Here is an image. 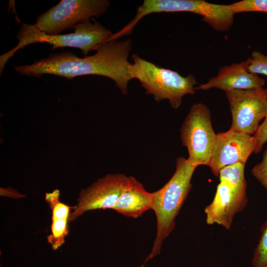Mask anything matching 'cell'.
<instances>
[{"mask_svg":"<svg viewBox=\"0 0 267 267\" xmlns=\"http://www.w3.org/2000/svg\"><path fill=\"white\" fill-rule=\"evenodd\" d=\"M130 39L118 40L101 44L92 55L80 58L70 51L51 53L47 57L33 64L15 66L20 75L40 77L51 74L71 80L80 76L95 75L113 80L122 94L128 92V85L132 79L129 72L131 65L128 56L132 50Z\"/></svg>","mask_w":267,"mask_h":267,"instance_id":"obj_1","label":"cell"},{"mask_svg":"<svg viewBox=\"0 0 267 267\" xmlns=\"http://www.w3.org/2000/svg\"><path fill=\"white\" fill-rule=\"evenodd\" d=\"M245 62L249 72L267 76V55L260 51H254Z\"/></svg>","mask_w":267,"mask_h":267,"instance_id":"obj_18","label":"cell"},{"mask_svg":"<svg viewBox=\"0 0 267 267\" xmlns=\"http://www.w3.org/2000/svg\"><path fill=\"white\" fill-rule=\"evenodd\" d=\"M188 12L202 16V20L216 31L224 32L233 25L235 14L230 5L210 3L204 0H144L126 26L133 31L144 16L154 13Z\"/></svg>","mask_w":267,"mask_h":267,"instance_id":"obj_5","label":"cell"},{"mask_svg":"<svg viewBox=\"0 0 267 267\" xmlns=\"http://www.w3.org/2000/svg\"><path fill=\"white\" fill-rule=\"evenodd\" d=\"M152 203V193L134 178L129 177L114 210L126 217L137 219L151 209Z\"/></svg>","mask_w":267,"mask_h":267,"instance_id":"obj_13","label":"cell"},{"mask_svg":"<svg viewBox=\"0 0 267 267\" xmlns=\"http://www.w3.org/2000/svg\"><path fill=\"white\" fill-rule=\"evenodd\" d=\"M123 174H108L99 178L89 187L83 189L70 214L73 221L85 212L99 209L113 210L128 179Z\"/></svg>","mask_w":267,"mask_h":267,"instance_id":"obj_9","label":"cell"},{"mask_svg":"<svg viewBox=\"0 0 267 267\" xmlns=\"http://www.w3.org/2000/svg\"><path fill=\"white\" fill-rule=\"evenodd\" d=\"M261 232L251 259L252 267H267V221L262 225Z\"/></svg>","mask_w":267,"mask_h":267,"instance_id":"obj_16","label":"cell"},{"mask_svg":"<svg viewBox=\"0 0 267 267\" xmlns=\"http://www.w3.org/2000/svg\"><path fill=\"white\" fill-rule=\"evenodd\" d=\"M132 58L134 63L129 66V74L132 79L139 81L147 94L153 95L156 101L168 99L172 107L177 109L184 95L195 93L197 82L193 75L182 76L177 71L160 67L136 54L132 55Z\"/></svg>","mask_w":267,"mask_h":267,"instance_id":"obj_4","label":"cell"},{"mask_svg":"<svg viewBox=\"0 0 267 267\" xmlns=\"http://www.w3.org/2000/svg\"><path fill=\"white\" fill-rule=\"evenodd\" d=\"M246 187H235L220 181L213 201L205 208L206 223L217 224L229 230L235 216L247 204Z\"/></svg>","mask_w":267,"mask_h":267,"instance_id":"obj_11","label":"cell"},{"mask_svg":"<svg viewBox=\"0 0 267 267\" xmlns=\"http://www.w3.org/2000/svg\"><path fill=\"white\" fill-rule=\"evenodd\" d=\"M195 168L188 159L178 158L171 178L162 188L152 193L151 210L156 216V233L144 264L160 253L163 242L174 229L176 219L191 188V180Z\"/></svg>","mask_w":267,"mask_h":267,"instance_id":"obj_2","label":"cell"},{"mask_svg":"<svg viewBox=\"0 0 267 267\" xmlns=\"http://www.w3.org/2000/svg\"><path fill=\"white\" fill-rule=\"evenodd\" d=\"M265 81L247 70L245 61L221 67L217 75L201 84L196 89L216 88L224 91L246 90L264 88Z\"/></svg>","mask_w":267,"mask_h":267,"instance_id":"obj_12","label":"cell"},{"mask_svg":"<svg viewBox=\"0 0 267 267\" xmlns=\"http://www.w3.org/2000/svg\"><path fill=\"white\" fill-rule=\"evenodd\" d=\"M210 109L202 103L194 104L181 125V143L188 150L190 164L208 165L216 134L212 126Z\"/></svg>","mask_w":267,"mask_h":267,"instance_id":"obj_7","label":"cell"},{"mask_svg":"<svg viewBox=\"0 0 267 267\" xmlns=\"http://www.w3.org/2000/svg\"><path fill=\"white\" fill-rule=\"evenodd\" d=\"M229 5L234 14L244 12H258L267 14V0H242Z\"/></svg>","mask_w":267,"mask_h":267,"instance_id":"obj_17","label":"cell"},{"mask_svg":"<svg viewBox=\"0 0 267 267\" xmlns=\"http://www.w3.org/2000/svg\"><path fill=\"white\" fill-rule=\"evenodd\" d=\"M245 164L237 163L224 167L219 174L220 181H224L235 187L247 186L244 176Z\"/></svg>","mask_w":267,"mask_h":267,"instance_id":"obj_15","label":"cell"},{"mask_svg":"<svg viewBox=\"0 0 267 267\" xmlns=\"http://www.w3.org/2000/svg\"><path fill=\"white\" fill-rule=\"evenodd\" d=\"M232 115L230 130L255 134L267 115V88L225 92Z\"/></svg>","mask_w":267,"mask_h":267,"instance_id":"obj_8","label":"cell"},{"mask_svg":"<svg viewBox=\"0 0 267 267\" xmlns=\"http://www.w3.org/2000/svg\"><path fill=\"white\" fill-rule=\"evenodd\" d=\"M91 19L93 22L89 20L78 23L73 33L55 35H47L33 25L23 23L16 36L19 42L17 45L0 56V75L8 60L16 51L32 44L47 43L52 45V49L64 47L78 48L86 56L89 52L96 50L101 44L109 42L113 33L94 18Z\"/></svg>","mask_w":267,"mask_h":267,"instance_id":"obj_3","label":"cell"},{"mask_svg":"<svg viewBox=\"0 0 267 267\" xmlns=\"http://www.w3.org/2000/svg\"><path fill=\"white\" fill-rule=\"evenodd\" d=\"M59 196L60 191L58 189L46 193L45 195V201L52 211L51 233L47 239L53 250L58 249L65 242V237L69 233L70 211L74 209V207L61 202Z\"/></svg>","mask_w":267,"mask_h":267,"instance_id":"obj_14","label":"cell"},{"mask_svg":"<svg viewBox=\"0 0 267 267\" xmlns=\"http://www.w3.org/2000/svg\"><path fill=\"white\" fill-rule=\"evenodd\" d=\"M254 151L253 136L231 130L216 134L208 166L219 177L220 170L237 163L245 164Z\"/></svg>","mask_w":267,"mask_h":267,"instance_id":"obj_10","label":"cell"},{"mask_svg":"<svg viewBox=\"0 0 267 267\" xmlns=\"http://www.w3.org/2000/svg\"><path fill=\"white\" fill-rule=\"evenodd\" d=\"M139 267H144V264L141 265Z\"/></svg>","mask_w":267,"mask_h":267,"instance_id":"obj_21","label":"cell"},{"mask_svg":"<svg viewBox=\"0 0 267 267\" xmlns=\"http://www.w3.org/2000/svg\"><path fill=\"white\" fill-rule=\"evenodd\" d=\"M110 5L109 0H62L39 15L33 25L47 35H59L79 23L100 17Z\"/></svg>","mask_w":267,"mask_h":267,"instance_id":"obj_6","label":"cell"},{"mask_svg":"<svg viewBox=\"0 0 267 267\" xmlns=\"http://www.w3.org/2000/svg\"><path fill=\"white\" fill-rule=\"evenodd\" d=\"M251 172L259 182L267 190V150L263 154L262 161L256 165Z\"/></svg>","mask_w":267,"mask_h":267,"instance_id":"obj_19","label":"cell"},{"mask_svg":"<svg viewBox=\"0 0 267 267\" xmlns=\"http://www.w3.org/2000/svg\"><path fill=\"white\" fill-rule=\"evenodd\" d=\"M253 138V153L257 154L262 150L264 144L267 142V115L254 135Z\"/></svg>","mask_w":267,"mask_h":267,"instance_id":"obj_20","label":"cell"}]
</instances>
